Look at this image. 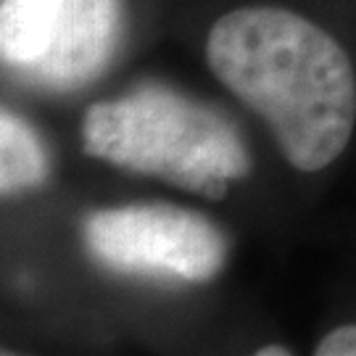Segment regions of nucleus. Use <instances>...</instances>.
<instances>
[{
	"label": "nucleus",
	"mask_w": 356,
	"mask_h": 356,
	"mask_svg": "<svg viewBox=\"0 0 356 356\" xmlns=\"http://www.w3.org/2000/svg\"><path fill=\"white\" fill-rule=\"evenodd\" d=\"M122 0H3V61L53 90L79 88L114 56Z\"/></svg>",
	"instance_id": "nucleus-3"
},
{
	"label": "nucleus",
	"mask_w": 356,
	"mask_h": 356,
	"mask_svg": "<svg viewBox=\"0 0 356 356\" xmlns=\"http://www.w3.org/2000/svg\"><path fill=\"white\" fill-rule=\"evenodd\" d=\"M82 145L92 159L206 198H222L248 172L229 119L159 85L90 106Z\"/></svg>",
	"instance_id": "nucleus-2"
},
{
	"label": "nucleus",
	"mask_w": 356,
	"mask_h": 356,
	"mask_svg": "<svg viewBox=\"0 0 356 356\" xmlns=\"http://www.w3.org/2000/svg\"><path fill=\"white\" fill-rule=\"evenodd\" d=\"M90 254L119 272L209 282L225 267L227 243L209 216L169 204H129L92 211Z\"/></svg>",
	"instance_id": "nucleus-4"
},
{
	"label": "nucleus",
	"mask_w": 356,
	"mask_h": 356,
	"mask_svg": "<svg viewBox=\"0 0 356 356\" xmlns=\"http://www.w3.org/2000/svg\"><path fill=\"white\" fill-rule=\"evenodd\" d=\"M317 356H356V325L330 330L314 348Z\"/></svg>",
	"instance_id": "nucleus-6"
},
{
	"label": "nucleus",
	"mask_w": 356,
	"mask_h": 356,
	"mask_svg": "<svg viewBox=\"0 0 356 356\" xmlns=\"http://www.w3.org/2000/svg\"><path fill=\"white\" fill-rule=\"evenodd\" d=\"M291 351L285 348V346H261L259 351H256V356H288Z\"/></svg>",
	"instance_id": "nucleus-7"
},
{
	"label": "nucleus",
	"mask_w": 356,
	"mask_h": 356,
	"mask_svg": "<svg viewBox=\"0 0 356 356\" xmlns=\"http://www.w3.org/2000/svg\"><path fill=\"white\" fill-rule=\"evenodd\" d=\"M48 177V156L32 127L11 111L0 116V191L19 195L42 185Z\"/></svg>",
	"instance_id": "nucleus-5"
},
{
	"label": "nucleus",
	"mask_w": 356,
	"mask_h": 356,
	"mask_svg": "<svg viewBox=\"0 0 356 356\" xmlns=\"http://www.w3.org/2000/svg\"><path fill=\"white\" fill-rule=\"evenodd\" d=\"M206 61L267 122L298 172H319L346 151L356 124V72L322 26L291 8L243 6L214 22Z\"/></svg>",
	"instance_id": "nucleus-1"
}]
</instances>
